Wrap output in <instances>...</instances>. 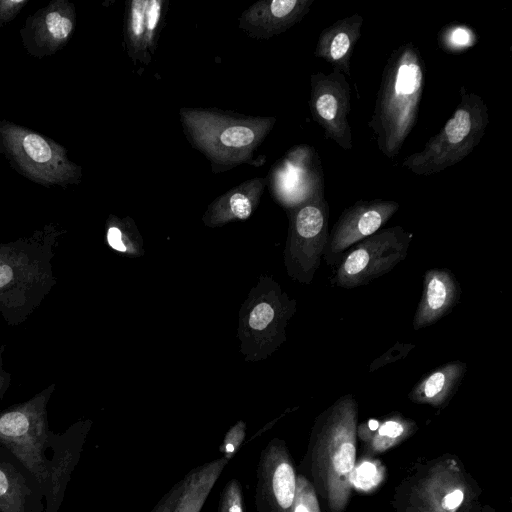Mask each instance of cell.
<instances>
[{"instance_id":"cell-26","label":"cell","mask_w":512,"mask_h":512,"mask_svg":"<svg viewBox=\"0 0 512 512\" xmlns=\"http://www.w3.org/2000/svg\"><path fill=\"white\" fill-rule=\"evenodd\" d=\"M146 1H134L131 9V30L134 37H140L145 27Z\"/></svg>"},{"instance_id":"cell-13","label":"cell","mask_w":512,"mask_h":512,"mask_svg":"<svg viewBox=\"0 0 512 512\" xmlns=\"http://www.w3.org/2000/svg\"><path fill=\"white\" fill-rule=\"evenodd\" d=\"M461 287L448 269L432 268L423 275L421 299L413 318V328L419 330L443 318L459 303Z\"/></svg>"},{"instance_id":"cell-19","label":"cell","mask_w":512,"mask_h":512,"mask_svg":"<svg viewBox=\"0 0 512 512\" xmlns=\"http://www.w3.org/2000/svg\"><path fill=\"white\" fill-rule=\"evenodd\" d=\"M383 477L382 469L374 462L364 461L354 467L350 474V483L360 490L375 488Z\"/></svg>"},{"instance_id":"cell-1","label":"cell","mask_w":512,"mask_h":512,"mask_svg":"<svg viewBox=\"0 0 512 512\" xmlns=\"http://www.w3.org/2000/svg\"><path fill=\"white\" fill-rule=\"evenodd\" d=\"M424 83V62L417 47L405 43L396 48L383 69L368 123L378 149L389 159L399 153L417 123Z\"/></svg>"},{"instance_id":"cell-32","label":"cell","mask_w":512,"mask_h":512,"mask_svg":"<svg viewBox=\"0 0 512 512\" xmlns=\"http://www.w3.org/2000/svg\"><path fill=\"white\" fill-rule=\"evenodd\" d=\"M107 240L109 245L120 252H125L126 247L122 241L121 231L117 227H110L107 232Z\"/></svg>"},{"instance_id":"cell-21","label":"cell","mask_w":512,"mask_h":512,"mask_svg":"<svg viewBox=\"0 0 512 512\" xmlns=\"http://www.w3.org/2000/svg\"><path fill=\"white\" fill-rule=\"evenodd\" d=\"M218 512H246L242 487L238 480L232 479L224 486Z\"/></svg>"},{"instance_id":"cell-17","label":"cell","mask_w":512,"mask_h":512,"mask_svg":"<svg viewBox=\"0 0 512 512\" xmlns=\"http://www.w3.org/2000/svg\"><path fill=\"white\" fill-rule=\"evenodd\" d=\"M228 462L220 457L189 471L181 479L182 488L172 512H200Z\"/></svg>"},{"instance_id":"cell-20","label":"cell","mask_w":512,"mask_h":512,"mask_svg":"<svg viewBox=\"0 0 512 512\" xmlns=\"http://www.w3.org/2000/svg\"><path fill=\"white\" fill-rule=\"evenodd\" d=\"M291 512H320L315 489L303 475L296 477V491Z\"/></svg>"},{"instance_id":"cell-24","label":"cell","mask_w":512,"mask_h":512,"mask_svg":"<svg viewBox=\"0 0 512 512\" xmlns=\"http://www.w3.org/2000/svg\"><path fill=\"white\" fill-rule=\"evenodd\" d=\"M275 315L276 312L269 303H259L250 314L249 325L255 330L265 329L274 320Z\"/></svg>"},{"instance_id":"cell-29","label":"cell","mask_w":512,"mask_h":512,"mask_svg":"<svg viewBox=\"0 0 512 512\" xmlns=\"http://www.w3.org/2000/svg\"><path fill=\"white\" fill-rule=\"evenodd\" d=\"M26 3V0H0V25L16 17Z\"/></svg>"},{"instance_id":"cell-9","label":"cell","mask_w":512,"mask_h":512,"mask_svg":"<svg viewBox=\"0 0 512 512\" xmlns=\"http://www.w3.org/2000/svg\"><path fill=\"white\" fill-rule=\"evenodd\" d=\"M296 473L283 441L272 439L261 451L256 470L255 506L257 512H291Z\"/></svg>"},{"instance_id":"cell-23","label":"cell","mask_w":512,"mask_h":512,"mask_svg":"<svg viewBox=\"0 0 512 512\" xmlns=\"http://www.w3.org/2000/svg\"><path fill=\"white\" fill-rule=\"evenodd\" d=\"M254 132L246 126H231L220 134V141L227 147H244L254 140Z\"/></svg>"},{"instance_id":"cell-2","label":"cell","mask_w":512,"mask_h":512,"mask_svg":"<svg viewBox=\"0 0 512 512\" xmlns=\"http://www.w3.org/2000/svg\"><path fill=\"white\" fill-rule=\"evenodd\" d=\"M358 405L343 395L319 417L311 452V470L332 512H340L350 495L355 467Z\"/></svg>"},{"instance_id":"cell-33","label":"cell","mask_w":512,"mask_h":512,"mask_svg":"<svg viewBox=\"0 0 512 512\" xmlns=\"http://www.w3.org/2000/svg\"><path fill=\"white\" fill-rule=\"evenodd\" d=\"M469 33L464 28H457L452 34V41L456 45H466L469 42Z\"/></svg>"},{"instance_id":"cell-7","label":"cell","mask_w":512,"mask_h":512,"mask_svg":"<svg viewBox=\"0 0 512 512\" xmlns=\"http://www.w3.org/2000/svg\"><path fill=\"white\" fill-rule=\"evenodd\" d=\"M329 205L322 192H315L298 208L288 244L289 272L308 284L314 278L328 242Z\"/></svg>"},{"instance_id":"cell-14","label":"cell","mask_w":512,"mask_h":512,"mask_svg":"<svg viewBox=\"0 0 512 512\" xmlns=\"http://www.w3.org/2000/svg\"><path fill=\"white\" fill-rule=\"evenodd\" d=\"M362 25L363 17L356 13L326 27L319 36L315 56L324 59L334 72L350 75L351 58Z\"/></svg>"},{"instance_id":"cell-8","label":"cell","mask_w":512,"mask_h":512,"mask_svg":"<svg viewBox=\"0 0 512 512\" xmlns=\"http://www.w3.org/2000/svg\"><path fill=\"white\" fill-rule=\"evenodd\" d=\"M310 109L314 120L323 128L325 138L345 150L352 149V131L348 122L351 89L344 74L332 71L312 75Z\"/></svg>"},{"instance_id":"cell-12","label":"cell","mask_w":512,"mask_h":512,"mask_svg":"<svg viewBox=\"0 0 512 512\" xmlns=\"http://www.w3.org/2000/svg\"><path fill=\"white\" fill-rule=\"evenodd\" d=\"M43 499L36 479L0 446V512H44Z\"/></svg>"},{"instance_id":"cell-15","label":"cell","mask_w":512,"mask_h":512,"mask_svg":"<svg viewBox=\"0 0 512 512\" xmlns=\"http://www.w3.org/2000/svg\"><path fill=\"white\" fill-rule=\"evenodd\" d=\"M86 434L87 430L57 435L51 448L52 477L44 498V512H58L71 474L79 462Z\"/></svg>"},{"instance_id":"cell-4","label":"cell","mask_w":512,"mask_h":512,"mask_svg":"<svg viewBox=\"0 0 512 512\" xmlns=\"http://www.w3.org/2000/svg\"><path fill=\"white\" fill-rule=\"evenodd\" d=\"M57 434L49 430L43 404L29 403L0 414V446L7 449L36 479L45 498L52 461L46 455Z\"/></svg>"},{"instance_id":"cell-5","label":"cell","mask_w":512,"mask_h":512,"mask_svg":"<svg viewBox=\"0 0 512 512\" xmlns=\"http://www.w3.org/2000/svg\"><path fill=\"white\" fill-rule=\"evenodd\" d=\"M0 141L8 158L31 180L42 185H66L78 167L69 161L64 147L26 127L0 123Z\"/></svg>"},{"instance_id":"cell-3","label":"cell","mask_w":512,"mask_h":512,"mask_svg":"<svg viewBox=\"0 0 512 512\" xmlns=\"http://www.w3.org/2000/svg\"><path fill=\"white\" fill-rule=\"evenodd\" d=\"M460 94L452 117L422 151L407 156L402 167L419 176L436 174L462 161L480 143L489 123L488 107L481 96L464 87Z\"/></svg>"},{"instance_id":"cell-22","label":"cell","mask_w":512,"mask_h":512,"mask_svg":"<svg viewBox=\"0 0 512 512\" xmlns=\"http://www.w3.org/2000/svg\"><path fill=\"white\" fill-rule=\"evenodd\" d=\"M246 435V424L243 421L237 422L226 433L219 451L222 457L228 461L232 459L241 447Z\"/></svg>"},{"instance_id":"cell-30","label":"cell","mask_w":512,"mask_h":512,"mask_svg":"<svg viewBox=\"0 0 512 512\" xmlns=\"http://www.w3.org/2000/svg\"><path fill=\"white\" fill-rule=\"evenodd\" d=\"M160 2L158 1H148L145 9V27L148 32H152L159 20L160 17Z\"/></svg>"},{"instance_id":"cell-18","label":"cell","mask_w":512,"mask_h":512,"mask_svg":"<svg viewBox=\"0 0 512 512\" xmlns=\"http://www.w3.org/2000/svg\"><path fill=\"white\" fill-rule=\"evenodd\" d=\"M415 425L410 420L403 418L399 414H394L390 418L385 419L376 431L363 432L359 431L361 435H370L372 437V444L375 449L386 447L398 442L402 438L406 437L413 429Z\"/></svg>"},{"instance_id":"cell-6","label":"cell","mask_w":512,"mask_h":512,"mask_svg":"<svg viewBox=\"0 0 512 512\" xmlns=\"http://www.w3.org/2000/svg\"><path fill=\"white\" fill-rule=\"evenodd\" d=\"M413 234L401 226L380 229L345 253L332 282L341 288L364 286L387 274L408 255Z\"/></svg>"},{"instance_id":"cell-28","label":"cell","mask_w":512,"mask_h":512,"mask_svg":"<svg viewBox=\"0 0 512 512\" xmlns=\"http://www.w3.org/2000/svg\"><path fill=\"white\" fill-rule=\"evenodd\" d=\"M182 488V481L177 482L156 504L151 512H172Z\"/></svg>"},{"instance_id":"cell-31","label":"cell","mask_w":512,"mask_h":512,"mask_svg":"<svg viewBox=\"0 0 512 512\" xmlns=\"http://www.w3.org/2000/svg\"><path fill=\"white\" fill-rule=\"evenodd\" d=\"M463 499V491L455 489L442 498L440 505L446 511H453L462 503Z\"/></svg>"},{"instance_id":"cell-34","label":"cell","mask_w":512,"mask_h":512,"mask_svg":"<svg viewBox=\"0 0 512 512\" xmlns=\"http://www.w3.org/2000/svg\"><path fill=\"white\" fill-rule=\"evenodd\" d=\"M12 279V270L9 266L0 264V287L6 285Z\"/></svg>"},{"instance_id":"cell-16","label":"cell","mask_w":512,"mask_h":512,"mask_svg":"<svg viewBox=\"0 0 512 512\" xmlns=\"http://www.w3.org/2000/svg\"><path fill=\"white\" fill-rule=\"evenodd\" d=\"M466 371L467 364L460 360L445 363L421 378L408 397L415 403L442 407L455 394Z\"/></svg>"},{"instance_id":"cell-25","label":"cell","mask_w":512,"mask_h":512,"mask_svg":"<svg viewBox=\"0 0 512 512\" xmlns=\"http://www.w3.org/2000/svg\"><path fill=\"white\" fill-rule=\"evenodd\" d=\"M413 347L414 346L410 344L396 343L394 347L390 348L384 355L375 360L371 364L369 370L372 372L373 370L378 369L380 366L403 358Z\"/></svg>"},{"instance_id":"cell-27","label":"cell","mask_w":512,"mask_h":512,"mask_svg":"<svg viewBox=\"0 0 512 512\" xmlns=\"http://www.w3.org/2000/svg\"><path fill=\"white\" fill-rule=\"evenodd\" d=\"M230 209L234 216L242 220L247 219L252 212L250 200L242 193H235L231 196Z\"/></svg>"},{"instance_id":"cell-10","label":"cell","mask_w":512,"mask_h":512,"mask_svg":"<svg viewBox=\"0 0 512 512\" xmlns=\"http://www.w3.org/2000/svg\"><path fill=\"white\" fill-rule=\"evenodd\" d=\"M393 200H358L346 208L328 234L324 252L327 265L339 264L349 248L379 231L397 212Z\"/></svg>"},{"instance_id":"cell-11","label":"cell","mask_w":512,"mask_h":512,"mask_svg":"<svg viewBox=\"0 0 512 512\" xmlns=\"http://www.w3.org/2000/svg\"><path fill=\"white\" fill-rule=\"evenodd\" d=\"M75 25L73 6L65 0L52 1L31 18L25 28L28 49L35 55H50L66 45Z\"/></svg>"}]
</instances>
